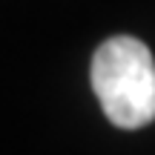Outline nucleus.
I'll return each mask as SVG.
<instances>
[{
	"label": "nucleus",
	"mask_w": 155,
	"mask_h": 155,
	"mask_svg": "<svg viewBox=\"0 0 155 155\" xmlns=\"http://www.w3.org/2000/svg\"><path fill=\"white\" fill-rule=\"evenodd\" d=\"M89 78L104 115L115 127L141 129L155 121V61L141 40L129 35L104 40Z\"/></svg>",
	"instance_id": "f257e3e1"
}]
</instances>
